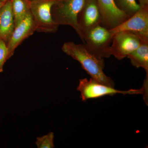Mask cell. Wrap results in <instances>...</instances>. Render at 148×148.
I'll return each mask as SVG.
<instances>
[{"label": "cell", "mask_w": 148, "mask_h": 148, "mask_svg": "<svg viewBox=\"0 0 148 148\" xmlns=\"http://www.w3.org/2000/svg\"><path fill=\"white\" fill-rule=\"evenodd\" d=\"M62 50L64 53L78 61L82 69L91 78L111 87H114V81L104 73V59L97 58L88 50L84 44L73 42L64 43Z\"/></svg>", "instance_id": "1"}, {"label": "cell", "mask_w": 148, "mask_h": 148, "mask_svg": "<svg viewBox=\"0 0 148 148\" xmlns=\"http://www.w3.org/2000/svg\"><path fill=\"white\" fill-rule=\"evenodd\" d=\"M113 36L110 29L99 24L84 32L82 40L90 53L104 59L111 56L109 50Z\"/></svg>", "instance_id": "2"}, {"label": "cell", "mask_w": 148, "mask_h": 148, "mask_svg": "<svg viewBox=\"0 0 148 148\" xmlns=\"http://www.w3.org/2000/svg\"><path fill=\"white\" fill-rule=\"evenodd\" d=\"M85 0L56 1L51 8L53 20L58 25H68L75 29L80 36L78 17L84 5Z\"/></svg>", "instance_id": "3"}, {"label": "cell", "mask_w": 148, "mask_h": 148, "mask_svg": "<svg viewBox=\"0 0 148 148\" xmlns=\"http://www.w3.org/2000/svg\"><path fill=\"white\" fill-rule=\"evenodd\" d=\"M80 93V98L82 101L94 99L106 95H113L117 93L127 94H144L143 88L139 89H131L127 90H117L114 87L103 84L90 78L79 80V84L77 88Z\"/></svg>", "instance_id": "4"}, {"label": "cell", "mask_w": 148, "mask_h": 148, "mask_svg": "<svg viewBox=\"0 0 148 148\" xmlns=\"http://www.w3.org/2000/svg\"><path fill=\"white\" fill-rule=\"evenodd\" d=\"M55 0H31L30 11L36 25V32L55 33L59 25L53 20L51 8Z\"/></svg>", "instance_id": "5"}, {"label": "cell", "mask_w": 148, "mask_h": 148, "mask_svg": "<svg viewBox=\"0 0 148 148\" xmlns=\"http://www.w3.org/2000/svg\"><path fill=\"white\" fill-rule=\"evenodd\" d=\"M113 34L127 31L138 36L143 42H148V6L140 8L132 16L113 29H110Z\"/></svg>", "instance_id": "6"}, {"label": "cell", "mask_w": 148, "mask_h": 148, "mask_svg": "<svg viewBox=\"0 0 148 148\" xmlns=\"http://www.w3.org/2000/svg\"><path fill=\"white\" fill-rule=\"evenodd\" d=\"M142 42L138 36L131 32H117L113 36L109 50L110 55L121 60L137 49Z\"/></svg>", "instance_id": "7"}, {"label": "cell", "mask_w": 148, "mask_h": 148, "mask_svg": "<svg viewBox=\"0 0 148 148\" xmlns=\"http://www.w3.org/2000/svg\"><path fill=\"white\" fill-rule=\"evenodd\" d=\"M36 32V25L31 11L14 28L12 34L7 44L10 59L15 50L24 40Z\"/></svg>", "instance_id": "8"}, {"label": "cell", "mask_w": 148, "mask_h": 148, "mask_svg": "<svg viewBox=\"0 0 148 148\" xmlns=\"http://www.w3.org/2000/svg\"><path fill=\"white\" fill-rule=\"evenodd\" d=\"M102 14L97 0H85L84 5L78 17V25L80 36L88 29L101 24Z\"/></svg>", "instance_id": "9"}, {"label": "cell", "mask_w": 148, "mask_h": 148, "mask_svg": "<svg viewBox=\"0 0 148 148\" xmlns=\"http://www.w3.org/2000/svg\"><path fill=\"white\" fill-rule=\"evenodd\" d=\"M102 14L101 24L107 29H113L130 16L116 7L114 0H97Z\"/></svg>", "instance_id": "10"}, {"label": "cell", "mask_w": 148, "mask_h": 148, "mask_svg": "<svg viewBox=\"0 0 148 148\" xmlns=\"http://www.w3.org/2000/svg\"><path fill=\"white\" fill-rule=\"evenodd\" d=\"M15 28L11 0L0 9V40L7 44Z\"/></svg>", "instance_id": "11"}, {"label": "cell", "mask_w": 148, "mask_h": 148, "mask_svg": "<svg viewBox=\"0 0 148 148\" xmlns=\"http://www.w3.org/2000/svg\"><path fill=\"white\" fill-rule=\"evenodd\" d=\"M127 57L132 66L145 69L146 76H148V42H142L139 47Z\"/></svg>", "instance_id": "12"}, {"label": "cell", "mask_w": 148, "mask_h": 148, "mask_svg": "<svg viewBox=\"0 0 148 148\" xmlns=\"http://www.w3.org/2000/svg\"><path fill=\"white\" fill-rule=\"evenodd\" d=\"M15 27L30 12L31 0H11Z\"/></svg>", "instance_id": "13"}, {"label": "cell", "mask_w": 148, "mask_h": 148, "mask_svg": "<svg viewBox=\"0 0 148 148\" xmlns=\"http://www.w3.org/2000/svg\"><path fill=\"white\" fill-rule=\"evenodd\" d=\"M115 4L119 9L127 15L132 16L140 8L136 0H114Z\"/></svg>", "instance_id": "14"}, {"label": "cell", "mask_w": 148, "mask_h": 148, "mask_svg": "<svg viewBox=\"0 0 148 148\" xmlns=\"http://www.w3.org/2000/svg\"><path fill=\"white\" fill-rule=\"evenodd\" d=\"M54 133L50 132L48 134L38 137L35 144L38 148H53L54 147Z\"/></svg>", "instance_id": "15"}, {"label": "cell", "mask_w": 148, "mask_h": 148, "mask_svg": "<svg viewBox=\"0 0 148 148\" xmlns=\"http://www.w3.org/2000/svg\"><path fill=\"white\" fill-rule=\"evenodd\" d=\"M8 53L7 44L0 40V73L3 71V67L6 61L8 60Z\"/></svg>", "instance_id": "16"}, {"label": "cell", "mask_w": 148, "mask_h": 148, "mask_svg": "<svg viewBox=\"0 0 148 148\" xmlns=\"http://www.w3.org/2000/svg\"><path fill=\"white\" fill-rule=\"evenodd\" d=\"M140 8L148 6V0H138Z\"/></svg>", "instance_id": "17"}, {"label": "cell", "mask_w": 148, "mask_h": 148, "mask_svg": "<svg viewBox=\"0 0 148 148\" xmlns=\"http://www.w3.org/2000/svg\"><path fill=\"white\" fill-rule=\"evenodd\" d=\"M7 2V1H6ZM6 2L3 1H0V9L4 5Z\"/></svg>", "instance_id": "18"}, {"label": "cell", "mask_w": 148, "mask_h": 148, "mask_svg": "<svg viewBox=\"0 0 148 148\" xmlns=\"http://www.w3.org/2000/svg\"><path fill=\"white\" fill-rule=\"evenodd\" d=\"M0 1H3L6 2L8 1H10V0H0Z\"/></svg>", "instance_id": "19"}, {"label": "cell", "mask_w": 148, "mask_h": 148, "mask_svg": "<svg viewBox=\"0 0 148 148\" xmlns=\"http://www.w3.org/2000/svg\"><path fill=\"white\" fill-rule=\"evenodd\" d=\"M55 1H61V0H55Z\"/></svg>", "instance_id": "20"}]
</instances>
